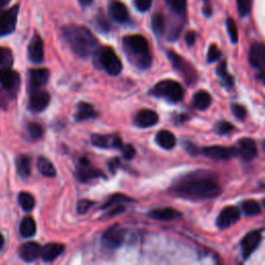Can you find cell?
<instances>
[{
    "mask_svg": "<svg viewBox=\"0 0 265 265\" xmlns=\"http://www.w3.org/2000/svg\"><path fill=\"white\" fill-rule=\"evenodd\" d=\"M173 192L189 198L208 199L221 193L215 178L206 172L191 173L181 177L173 184Z\"/></svg>",
    "mask_w": 265,
    "mask_h": 265,
    "instance_id": "1",
    "label": "cell"
},
{
    "mask_svg": "<svg viewBox=\"0 0 265 265\" xmlns=\"http://www.w3.org/2000/svg\"><path fill=\"white\" fill-rule=\"evenodd\" d=\"M62 37L73 52L80 56L87 57L95 53L99 47V41L91 31L82 25H67L62 28Z\"/></svg>",
    "mask_w": 265,
    "mask_h": 265,
    "instance_id": "2",
    "label": "cell"
},
{
    "mask_svg": "<svg viewBox=\"0 0 265 265\" xmlns=\"http://www.w3.org/2000/svg\"><path fill=\"white\" fill-rule=\"evenodd\" d=\"M124 48L129 52L130 57H134L136 65L141 69H147L151 65V55L147 40L141 35L124 37Z\"/></svg>",
    "mask_w": 265,
    "mask_h": 265,
    "instance_id": "3",
    "label": "cell"
},
{
    "mask_svg": "<svg viewBox=\"0 0 265 265\" xmlns=\"http://www.w3.org/2000/svg\"><path fill=\"white\" fill-rule=\"evenodd\" d=\"M150 95L164 98L171 102H179L183 98V88L182 86L173 80H164L155 84L150 90Z\"/></svg>",
    "mask_w": 265,
    "mask_h": 265,
    "instance_id": "4",
    "label": "cell"
},
{
    "mask_svg": "<svg viewBox=\"0 0 265 265\" xmlns=\"http://www.w3.org/2000/svg\"><path fill=\"white\" fill-rule=\"evenodd\" d=\"M99 60L103 69L111 76H117L122 71V64L115 53V51L110 47H104L101 49L99 54Z\"/></svg>",
    "mask_w": 265,
    "mask_h": 265,
    "instance_id": "5",
    "label": "cell"
},
{
    "mask_svg": "<svg viewBox=\"0 0 265 265\" xmlns=\"http://www.w3.org/2000/svg\"><path fill=\"white\" fill-rule=\"evenodd\" d=\"M19 6H15L8 11L0 13V37H6L14 33L17 25Z\"/></svg>",
    "mask_w": 265,
    "mask_h": 265,
    "instance_id": "6",
    "label": "cell"
},
{
    "mask_svg": "<svg viewBox=\"0 0 265 265\" xmlns=\"http://www.w3.org/2000/svg\"><path fill=\"white\" fill-rule=\"evenodd\" d=\"M126 236V231L120 225H114L109 228L102 236V243L108 248L119 247Z\"/></svg>",
    "mask_w": 265,
    "mask_h": 265,
    "instance_id": "7",
    "label": "cell"
},
{
    "mask_svg": "<svg viewBox=\"0 0 265 265\" xmlns=\"http://www.w3.org/2000/svg\"><path fill=\"white\" fill-rule=\"evenodd\" d=\"M50 103V95L45 90L37 89L31 91L30 93V99H29V104L28 107L30 109V111L33 112H42L45 109L48 107Z\"/></svg>",
    "mask_w": 265,
    "mask_h": 265,
    "instance_id": "8",
    "label": "cell"
},
{
    "mask_svg": "<svg viewBox=\"0 0 265 265\" xmlns=\"http://www.w3.org/2000/svg\"><path fill=\"white\" fill-rule=\"evenodd\" d=\"M91 143L99 148H118L123 147L122 140L118 135H92Z\"/></svg>",
    "mask_w": 265,
    "mask_h": 265,
    "instance_id": "9",
    "label": "cell"
},
{
    "mask_svg": "<svg viewBox=\"0 0 265 265\" xmlns=\"http://www.w3.org/2000/svg\"><path fill=\"white\" fill-rule=\"evenodd\" d=\"M76 177L80 181L85 182L92 178L105 177V175L103 174L102 171L91 168L88 159L81 158L79 160V166H78V169L76 171Z\"/></svg>",
    "mask_w": 265,
    "mask_h": 265,
    "instance_id": "10",
    "label": "cell"
},
{
    "mask_svg": "<svg viewBox=\"0 0 265 265\" xmlns=\"http://www.w3.org/2000/svg\"><path fill=\"white\" fill-rule=\"evenodd\" d=\"M248 61L253 68L265 73V46L260 43L253 44L248 53Z\"/></svg>",
    "mask_w": 265,
    "mask_h": 265,
    "instance_id": "11",
    "label": "cell"
},
{
    "mask_svg": "<svg viewBox=\"0 0 265 265\" xmlns=\"http://www.w3.org/2000/svg\"><path fill=\"white\" fill-rule=\"evenodd\" d=\"M20 83V77L17 72L9 67L0 69V86L8 91L16 90Z\"/></svg>",
    "mask_w": 265,
    "mask_h": 265,
    "instance_id": "12",
    "label": "cell"
},
{
    "mask_svg": "<svg viewBox=\"0 0 265 265\" xmlns=\"http://www.w3.org/2000/svg\"><path fill=\"white\" fill-rule=\"evenodd\" d=\"M240 217L239 210L234 206H228L221 211L217 216L216 225L221 229H226L234 225Z\"/></svg>",
    "mask_w": 265,
    "mask_h": 265,
    "instance_id": "13",
    "label": "cell"
},
{
    "mask_svg": "<svg viewBox=\"0 0 265 265\" xmlns=\"http://www.w3.org/2000/svg\"><path fill=\"white\" fill-rule=\"evenodd\" d=\"M235 148L237 154H239L245 161H252L253 159L256 158V155L258 153L256 143L253 139H248V138L240 139L237 142V147Z\"/></svg>",
    "mask_w": 265,
    "mask_h": 265,
    "instance_id": "14",
    "label": "cell"
},
{
    "mask_svg": "<svg viewBox=\"0 0 265 265\" xmlns=\"http://www.w3.org/2000/svg\"><path fill=\"white\" fill-rule=\"evenodd\" d=\"M203 153L206 157L213 160H229L237 154L236 148L225 147V146H208L203 149Z\"/></svg>",
    "mask_w": 265,
    "mask_h": 265,
    "instance_id": "15",
    "label": "cell"
},
{
    "mask_svg": "<svg viewBox=\"0 0 265 265\" xmlns=\"http://www.w3.org/2000/svg\"><path fill=\"white\" fill-rule=\"evenodd\" d=\"M50 72L47 69H34L29 72V89L34 91L40 89L49 80Z\"/></svg>",
    "mask_w": 265,
    "mask_h": 265,
    "instance_id": "16",
    "label": "cell"
},
{
    "mask_svg": "<svg viewBox=\"0 0 265 265\" xmlns=\"http://www.w3.org/2000/svg\"><path fill=\"white\" fill-rule=\"evenodd\" d=\"M261 241V233L259 231H253L246 234L241 241L242 256L244 259L250 257L257 248Z\"/></svg>",
    "mask_w": 265,
    "mask_h": 265,
    "instance_id": "17",
    "label": "cell"
},
{
    "mask_svg": "<svg viewBox=\"0 0 265 265\" xmlns=\"http://www.w3.org/2000/svg\"><path fill=\"white\" fill-rule=\"evenodd\" d=\"M28 56L34 64H41L44 60V42L40 36H35L28 46Z\"/></svg>",
    "mask_w": 265,
    "mask_h": 265,
    "instance_id": "18",
    "label": "cell"
},
{
    "mask_svg": "<svg viewBox=\"0 0 265 265\" xmlns=\"http://www.w3.org/2000/svg\"><path fill=\"white\" fill-rule=\"evenodd\" d=\"M159 121V115L149 109L139 111L135 116V124L140 128H150L155 126Z\"/></svg>",
    "mask_w": 265,
    "mask_h": 265,
    "instance_id": "19",
    "label": "cell"
},
{
    "mask_svg": "<svg viewBox=\"0 0 265 265\" xmlns=\"http://www.w3.org/2000/svg\"><path fill=\"white\" fill-rule=\"evenodd\" d=\"M20 257L25 262H33L42 255V247L38 242L28 241L20 246Z\"/></svg>",
    "mask_w": 265,
    "mask_h": 265,
    "instance_id": "20",
    "label": "cell"
},
{
    "mask_svg": "<svg viewBox=\"0 0 265 265\" xmlns=\"http://www.w3.org/2000/svg\"><path fill=\"white\" fill-rule=\"evenodd\" d=\"M109 13H110L112 19L118 23H126L130 17L127 7L122 3L118 2V0H113L110 3V5H109Z\"/></svg>",
    "mask_w": 265,
    "mask_h": 265,
    "instance_id": "21",
    "label": "cell"
},
{
    "mask_svg": "<svg viewBox=\"0 0 265 265\" xmlns=\"http://www.w3.org/2000/svg\"><path fill=\"white\" fill-rule=\"evenodd\" d=\"M65 251V245L62 243L51 242L46 244L42 248V258L45 262H52L54 261L61 253Z\"/></svg>",
    "mask_w": 265,
    "mask_h": 265,
    "instance_id": "22",
    "label": "cell"
},
{
    "mask_svg": "<svg viewBox=\"0 0 265 265\" xmlns=\"http://www.w3.org/2000/svg\"><path fill=\"white\" fill-rule=\"evenodd\" d=\"M97 116V112L90 104L81 102L77 106V112L75 114V119L77 121H85Z\"/></svg>",
    "mask_w": 265,
    "mask_h": 265,
    "instance_id": "23",
    "label": "cell"
},
{
    "mask_svg": "<svg viewBox=\"0 0 265 265\" xmlns=\"http://www.w3.org/2000/svg\"><path fill=\"white\" fill-rule=\"evenodd\" d=\"M149 216L153 220L158 221H172L179 216V212L173 208L165 207V208H158L153 209L149 212Z\"/></svg>",
    "mask_w": 265,
    "mask_h": 265,
    "instance_id": "24",
    "label": "cell"
},
{
    "mask_svg": "<svg viewBox=\"0 0 265 265\" xmlns=\"http://www.w3.org/2000/svg\"><path fill=\"white\" fill-rule=\"evenodd\" d=\"M155 141L165 149H172L176 144L175 136L169 131H160L155 136Z\"/></svg>",
    "mask_w": 265,
    "mask_h": 265,
    "instance_id": "25",
    "label": "cell"
},
{
    "mask_svg": "<svg viewBox=\"0 0 265 265\" xmlns=\"http://www.w3.org/2000/svg\"><path fill=\"white\" fill-rule=\"evenodd\" d=\"M20 232L23 237L29 238L34 236L37 232V224L36 221L31 216H25L23 221L21 222Z\"/></svg>",
    "mask_w": 265,
    "mask_h": 265,
    "instance_id": "26",
    "label": "cell"
},
{
    "mask_svg": "<svg viewBox=\"0 0 265 265\" xmlns=\"http://www.w3.org/2000/svg\"><path fill=\"white\" fill-rule=\"evenodd\" d=\"M38 169L42 175L46 177H54L56 175V169L54 165L45 157H41L38 161Z\"/></svg>",
    "mask_w": 265,
    "mask_h": 265,
    "instance_id": "27",
    "label": "cell"
},
{
    "mask_svg": "<svg viewBox=\"0 0 265 265\" xmlns=\"http://www.w3.org/2000/svg\"><path fill=\"white\" fill-rule=\"evenodd\" d=\"M16 166H17L18 174L22 178H27L31 173V165H30V159L27 155H19L16 161Z\"/></svg>",
    "mask_w": 265,
    "mask_h": 265,
    "instance_id": "28",
    "label": "cell"
},
{
    "mask_svg": "<svg viewBox=\"0 0 265 265\" xmlns=\"http://www.w3.org/2000/svg\"><path fill=\"white\" fill-rule=\"evenodd\" d=\"M193 103L199 110H205L211 104V97L206 91H199L194 96Z\"/></svg>",
    "mask_w": 265,
    "mask_h": 265,
    "instance_id": "29",
    "label": "cell"
},
{
    "mask_svg": "<svg viewBox=\"0 0 265 265\" xmlns=\"http://www.w3.org/2000/svg\"><path fill=\"white\" fill-rule=\"evenodd\" d=\"M18 200L24 211H31L36 206L35 197L27 192H21L18 196Z\"/></svg>",
    "mask_w": 265,
    "mask_h": 265,
    "instance_id": "30",
    "label": "cell"
},
{
    "mask_svg": "<svg viewBox=\"0 0 265 265\" xmlns=\"http://www.w3.org/2000/svg\"><path fill=\"white\" fill-rule=\"evenodd\" d=\"M151 27L153 33L157 36H161L165 30V17L162 14H154L151 18Z\"/></svg>",
    "mask_w": 265,
    "mask_h": 265,
    "instance_id": "31",
    "label": "cell"
},
{
    "mask_svg": "<svg viewBox=\"0 0 265 265\" xmlns=\"http://www.w3.org/2000/svg\"><path fill=\"white\" fill-rule=\"evenodd\" d=\"M242 210L246 215H257L261 212L260 205L254 200H246L242 203Z\"/></svg>",
    "mask_w": 265,
    "mask_h": 265,
    "instance_id": "32",
    "label": "cell"
},
{
    "mask_svg": "<svg viewBox=\"0 0 265 265\" xmlns=\"http://www.w3.org/2000/svg\"><path fill=\"white\" fill-rule=\"evenodd\" d=\"M217 75H219L221 77V79L223 81V84L226 86V87H231L233 86V79L232 77L228 74L227 72V67H226V62H222V64L219 66V68H217Z\"/></svg>",
    "mask_w": 265,
    "mask_h": 265,
    "instance_id": "33",
    "label": "cell"
},
{
    "mask_svg": "<svg viewBox=\"0 0 265 265\" xmlns=\"http://www.w3.org/2000/svg\"><path fill=\"white\" fill-rule=\"evenodd\" d=\"M130 201H133L131 198L124 196V195H121V194H116L114 196H112L110 199H109L107 201V203H105L102 208L103 209H109L110 207L116 205V204H119V203H123V202H130Z\"/></svg>",
    "mask_w": 265,
    "mask_h": 265,
    "instance_id": "34",
    "label": "cell"
},
{
    "mask_svg": "<svg viewBox=\"0 0 265 265\" xmlns=\"http://www.w3.org/2000/svg\"><path fill=\"white\" fill-rule=\"evenodd\" d=\"M27 131H28L29 137L33 140L41 139L44 133L42 126L37 122H30L27 126Z\"/></svg>",
    "mask_w": 265,
    "mask_h": 265,
    "instance_id": "35",
    "label": "cell"
},
{
    "mask_svg": "<svg viewBox=\"0 0 265 265\" xmlns=\"http://www.w3.org/2000/svg\"><path fill=\"white\" fill-rule=\"evenodd\" d=\"M13 64V54L10 49L0 47V67H10Z\"/></svg>",
    "mask_w": 265,
    "mask_h": 265,
    "instance_id": "36",
    "label": "cell"
},
{
    "mask_svg": "<svg viewBox=\"0 0 265 265\" xmlns=\"http://www.w3.org/2000/svg\"><path fill=\"white\" fill-rule=\"evenodd\" d=\"M169 7L175 14H183L186 9V0H167Z\"/></svg>",
    "mask_w": 265,
    "mask_h": 265,
    "instance_id": "37",
    "label": "cell"
},
{
    "mask_svg": "<svg viewBox=\"0 0 265 265\" xmlns=\"http://www.w3.org/2000/svg\"><path fill=\"white\" fill-rule=\"evenodd\" d=\"M227 29H228V34L230 36V39L232 43H237L238 41V31L235 22L233 21L231 18L227 19Z\"/></svg>",
    "mask_w": 265,
    "mask_h": 265,
    "instance_id": "38",
    "label": "cell"
},
{
    "mask_svg": "<svg viewBox=\"0 0 265 265\" xmlns=\"http://www.w3.org/2000/svg\"><path fill=\"white\" fill-rule=\"evenodd\" d=\"M237 9L240 17H245L251 12V0H237Z\"/></svg>",
    "mask_w": 265,
    "mask_h": 265,
    "instance_id": "39",
    "label": "cell"
},
{
    "mask_svg": "<svg viewBox=\"0 0 265 265\" xmlns=\"http://www.w3.org/2000/svg\"><path fill=\"white\" fill-rule=\"evenodd\" d=\"M92 205H93V202L90 201V200H87V199L80 200L79 202H78V204H77V211H78V213L84 214V213H86L89 210V208Z\"/></svg>",
    "mask_w": 265,
    "mask_h": 265,
    "instance_id": "40",
    "label": "cell"
},
{
    "mask_svg": "<svg viewBox=\"0 0 265 265\" xmlns=\"http://www.w3.org/2000/svg\"><path fill=\"white\" fill-rule=\"evenodd\" d=\"M120 150L122 151V157L126 160H132L136 154V150H135L134 146L131 144L123 145V147Z\"/></svg>",
    "mask_w": 265,
    "mask_h": 265,
    "instance_id": "41",
    "label": "cell"
},
{
    "mask_svg": "<svg viewBox=\"0 0 265 265\" xmlns=\"http://www.w3.org/2000/svg\"><path fill=\"white\" fill-rule=\"evenodd\" d=\"M220 56H221V51L217 49V47L215 45L210 46V48L208 50V54H207V60L209 62H214L220 58Z\"/></svg>",
    "mask_w": 265,
    "mask_h": 265,
    "instance_id": "42",
    "label": "cell"
},
{
    "mask_svg": "<svg viewBox=\"0 0 265 265\" xmlns=\"http://www.w3.org/2000/svg\"><path fill=\"white\" fill-rule=\"evenodd\" d=\"M215 130L219 134L224 135V134H228L231 130H233V126L228 121H221L217 123Z\"/></svg>",
    "mask_w": 265,
    "mask_h": 265,
    "instance_id": "43",
    "label": "cell"
},
{
    "mask_svg": "<svg viewBox=\"0 0 265 265\" xmlns=\"http://www.w3.org/2000/svg\"><path fill=\"white\" fill-rule=\"evenodd\" d=\"M152 5V0H135V6L140 12H147Z\"/></svg>",
    "mask_w": 265,
    "mask_h": 265,
    "instance_id": "44",
    "label": "cell"
},
{
    "mask_svg": "<svg viewBox=\"0 0 265 265\" xmlns=\"http://www.w3.org/2000/svg\"><path fill=\"white\" fill-rule=\"evenodd\" d=\"M232 111H233V114L235 115L236 118L238 119H244L245 116H246V111H245V109L240 106V105H233L232 106Z\"/></svg>",
    "mask_w": 265,
    "mask_h": 265,
    "instance_id": "45",
    "label": "cell"
},
{
    "mask_svg": "<svg viewBox=\"0 0 265 265\" xmlns=\"http://www.w3.org/2000/svg\"><path fill=\"white\" fill-rule=\"evenodd\" d=\"M109 209H110V210H109L108 215H109V216H113V215H116V214L121 213L122 211H124V209H126V207H124L123 203H119V204H116V205L110 207Z\"/></svg>",
    "mask_w": 265,
    "mask_h": 265,
    "instance_id": "46",
    "label": "cell"
},
{
    "mask_svg": "<svg viewBox=\"0 0 265 265\" xmlns=\"http://www.w3.org/2000/svg\"><path fill=\"white\" fill-rule=\"evenodd\" d=\"M98 25L103 31H108L109 28H110V26H109V23L107 22V20L105 18H99L98 19Z\"/></svg>",
    "mask_w": 265,
    "mask_h": 265,
    "instance_id": "47",
    "label": "cell"
},
{
    "mask_svg": "<svg viewBox=\"0 0 265 265\" xmlns=\"http://www.w3.org/2000/svg\"><path fill=\"white\" fill-rule=\"evenodd\" d=\"M195 40H196V35H195V33H193V31H190V33L186 34L185 41H186V43H188L189 46H192L195 43Z\"/></svg>",
    "mask_w": 265,
    "mask_h": 265,
    "instance_id": "48",
    "label": "cell"
},
{
    "mask_svg": "<svg viewBox=\"0 0 265 265\" xmlns=\"http://www.w3.org/2000/svg\"><path fill=\"white\" fill-rule=\"evenodd\" d=\"M11 3V0H0V13Z\"/></svg>",
    "mask_w": 265,
    "mask_h": 265,
    "instance_id": "49",
    "label": "cell"
},
{
    "mask_svg": "<svg viewBox=\"0 0 265 265\" xmlns=\"http://www.w3.org/2000/svg\"><path fill=\"white\" fill-rule=\"evenodd\" d=\"M93 0H79V3L83 6V7H88L92 4Z\"/></svg>",
    "mask_w": 265,
    "mask_h": 265,
    "instance_id": "50",
    "label": "cell"
},
{
    "mask_svg": "<svg viewBox=\"0 0 265 265\" xmlns=\"http://www.w3.org/2000/svg\"><path fill=\"white\" fill-rule=\"evenodd\" d=\"M4 243H5V238H4L2 233H0V250H2V248H3Z\"/></svg>",
    "mask_w": 265,
    "mask_h": 265,
    "instance_id": "51",
    "label": "cell"
},
{
    "mask_svg": "<svg viewBox=\"0 0 265 265\" xmlns=\"http://www.w3.org/2000/svg\"><path fill=\"white\" fill-rule=\"evenodd\" d=\"M262 148H263V150L265 151V140H264L263 143H262Z\"/></svg>",
    "mask_w": 265,
    "mask_h": 265,
    "instance_id": "52",
    "label": "cell"
},
{
    "mask_svg": "<svg viewBox=\"0 0 265 265\" xmlns=\"http://www.w3.org/2000/svg\"><path fill=\"white\" fill-rule=\"evenodd\" d=\"M204 2H206V3H207V2H208V0H204Z\"/></svg>",
    "mask_w": 265,
    "mask_h": 265,
    "instance_id": "53",
    "label": "cell"
},
{
    "mask_svg": "<svg viewBox=\"0 0 265 265\" xmlns=\"http://www.w3.org/2000/svg\"><path fill=\"white\" fill-rule=\"evenodd\" d=\"M264 206H265V201H264Z\"/></svg>",
    "mask_w": 265,
    "mask_h": 265,
    "instance_id": "54",
    "label": "cell"
}]
</instances>
